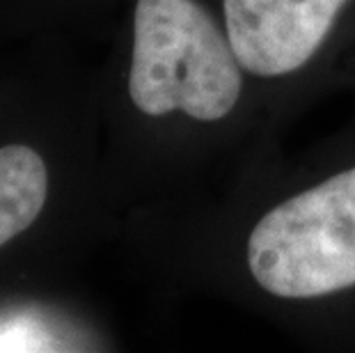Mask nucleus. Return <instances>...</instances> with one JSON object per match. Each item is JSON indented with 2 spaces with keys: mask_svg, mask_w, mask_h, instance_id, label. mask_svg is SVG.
Returning a JSON list of instances; mask_svg holds the SVG:
<instances>
[{
  "mask_svg": "<svg viewBox=\"0 0 355 353\" xmlns=\"http://www.w3.org/2000/svg\"><path fill=\"white\" fill-rule=\"evenodd\" d=\"M241 69L230 37L195 0H138L128 94L140 112L218 122L236 106Z\"/></svg>",
  "mask_w": 355,
  "mask_h": 353,
  "instance_id": "f257e3e1",
  "label": "nucleus"
},
{
  "mask_svg": "<svg viewBox=\"0 0 355 353\" xmlns=\"http://www.w3.org/2000/svg\"><path fill=\"white\" fill-rule=\"evenodd\" d=\"M248 266L279 298L355 287V168L263 214L248 239Z\"/></svg>",
  "mask_w": 355,
  "mask_h": 353,
  "instance_id": "f03ea898",
  "label": "nucleus"
},
{
  "mask_svg": "<svg viewBox=\"0 0 355 353\" xmlns=\"http://www.w3.org/2000/svg\"><path fill=\"white\" fill-rule=\"evenodd\" d=\"M346 0H223L227 37L241 67L275 78L305 67Z\"/></svg>",
  "mask_w": 355,
  "mask_h": 353,
  "instance_id": "7ed1b4c3",
  "label": "nucleus"
},
{
  "mask_svg": "<svg viewBox=\"0 0 355 353\" xmlns=\"http://www.w3.org/2000/svg\"><path fill=\"white\" fill-rule=\"evenodd\" d=\"M46 193L49 172L35 149L0 147V248L37 221Z\"/></svg>",
  "mask_w": 355,
  "mask_h": 353,
  "instance_id": "20e7f679",
  "label": "nucleus"
}]
</instances>
